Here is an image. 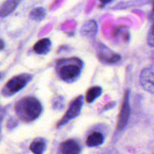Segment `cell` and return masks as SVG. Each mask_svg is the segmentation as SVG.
<instances>
[{"label":"cell","instance_id":"obj_15","mask_svg":"<svg viewBox=\"0 0 154 154\" xmlns=\"http://www.w3.org/2000/svg\"><path fill=\"white\" fill-rule=\"evenodd\" d=\"M45 15H46V11L42 7L34 8L29 14L31 18L35 20H42V19L45 18Z\"/></svg>","mask_w":154,"mask_h":154},{"label":"cell","instance_id":"obj_3","mask_svg":"<svg viewBox=\"0 0 154 154\" xmlns=\"http://www.w3.org/2000/svg\"><path fill=\"white\" fill-rule=\"evenodd\" d=\"M32 75L29 73H22L11 78L4 86L2 93L5 96H11L23 89L31 80Z\"/></svg>","mask_w":154,"mask_h":154},{"label":"cell","instance_id":"obj_17","mask_svg":"<svg viewBox=\"0 0 154 154\" xmlns=\"http://www.w3.org/2000/svg\"><path fill=\"white\" fill-rule=\"evenodd\" d=\"M147 42L149 45L154 47V23L151 26L147 35Z\"/></svg>","mask_w":154,"mask_h":154},{"label":"cell","instance_id":"obj_18","mask_svg":"<svg viewBox=\"0 0 154 154\" xmlns=\"http://www.w3.org/2000/svg\"><path fill=\"white\" fill-rule=\"evenodd\" d=\"M5 47V43H4L3 40H2L1 38H0V50H2Z\"/></svg>","mask_w":154,"mask_h":154},{"label":"cell","instance_id":"obj_14","mask_svg":"<svg viewBox=\"0 0 154 154\" xmlns=\"http://www.w3.org/2000/svg\"><path fill=\"white\" fill-rule=\"evenodd\" d=\"M102 93V88L99 86H93L88 88L85 94V101L87 103H92L95 99L100 97Z\"/></svg>","mask_w":154,"mask_h":154},{"label":"cell","instance_id":"obj_2","mask_svg":"<svg viewBox=\"0 0 154 154\" xmlns=\"http://www.w3.org/2000/svg\"><path fill=\"white\" fill-rule=\"evenodd\" d=\"M82 67V62L78 58L61 59L57 62L59 77L66 82H73L79 78Z\"/></svg>","mask_w":154,"mask_h":154},{"label":"cell","instance_id":"obj_16","mask_svg":"<svg viewBox=\"0 0 154 154\" xmlns=\"http://www.w3.org/2000/svg\"><path fill=\"white\" fill-rule=\"evenodd\" d=\"M53 108L55 109H62L64 106V101H63V98L62 97H57L54 99L53 100Z\"/></svg>","mask_w":154,"mask_h":154},{"label":"cell","instance_id":"obj_5","mask_svg":"<svg viewBox=\"0 0 154 154\" xmlns=\"http://www.w3.org/2000/svg\"><path fill=\"white\" fill-rule=\"evenodd\" d=\"M97 57L104 63H115L120 60V55L112 52L109 48L103 44H99L97 48Z\"/></svg>","mask_w":154,"mask_h":154},{"label":"cell","instance_id":"obj_1","mask_svg":"<svg viewBox=\"0 0 154 154\" xmlns=\"http://www.w3.org/2000/svg\"><path fill=\"white\" fill-rule=\"evenodd\" d=\"M42 104L35 97H24L19 100L15 105L17 117L25 122L35 120L42 112Z\"/></svg>","mask_w":154,"mask_h":154},{"label":"cell","instance_id":"obj_9","mask_svg":"<svg viewBox=\"0 0 154 154\" xmlns=\"http://www.w3.org/2000/svg\"><path fill=\"white\" fill-rule=\"evenodd\" d=\"M51 47V42L49 38H42L33 45V51L38 54H46L49 52Z\"/></svg>","mask_w":154,"mask_h":154},{"label":"cell","instance_id":"obj_6","mask_svg":"<svg viewBox=\"0 0 154 154\" xmlns=\"http://www.w3.org/2000/svg\"><path fill=\"white\" fill-rule=\"evenodd\" d=\"M128 93L129 91H127L124 96L123 101H122V106H121L120 112L119 115V119L117 123V130H122L126 126L128 122L130 116V107L129 103H128Z\"/></svg>","mask_w":154,"mask_h":154},{"label":"cell","instance_id":"obj_8","mask_svg":"<svg viewBox=\"0 0 154 154\" xmlns=\"http://www.w3.org/2000/svg\"><path fill=\"white\" fill-rule=\"evenodd\" d=\"M59 151L60 154H79L81 148L75 140L69 139L60 143Z\"/></svg>","mask_w":154,"mask_h":154},{"label":"cell","instance_id":"obj_7","mask_svg":"<svg viewBox=\"0 0 154 154\" xmlns=\"http://www.w3.org/2000/svg\"><path fill=\"white\" fill-rule=\"evenodd\" d=\"M140 82L146 91L154 94V72L151 69H145L142 71Z\"/></svg>","mask_w":154,"mask_h":154},{"label":"cell","instance_id":"obj_11","mask_svg":"<svg viewBox=\"0 0 154 154\" xmlns=\"http://www.w3.org/2000/svg\"><path fill=\"white\" fill-rule=\"evenodd\" d=\"M97 26L94 20H88L83 24L81 28V34L84 36L92 37L97 33Z\"/></svg>","mask_w":154,"mask_h":154},{"label":"cell","instance_id":"obj_12","mask_svg":"<svg viewBox=\"0 0 154 154\" xmlns=\"http://www.w3.org/2000/svg\"><path fill=\"white\" fill-rule=\"evenodd\" d=\"M103 140H104V137L101 133L98 131H94L88 136L86 139V144L90 147L97 146L103 143Z\"/></svg>","mask_w":154,"mask_h":154},{"label":"cell","instance_id":"obj_19","mask_svg":"<svg viewBox=\"0 0 154 154\" xmlns=\"http://www.w3.org/2000/svg\"><path fill=\"white\" fill-rule=\"evenodd\" d=\"M150 17L152 20H154V2H153V6H152V11H151V14H150Z\"/></svg>","mask_w":154,"mask_h":154},{"label":"cell","instance_id":"obj_13","mask_svg":"<svg viewBox=\"0 0 154 154\" xmlns=\"http://www.w3.org/2000/svg\"><path fill=\"white\" fill-rule=\"evenodd\" d=\"M46 148V142L43 138H37L31 143L29 149L34 154H42Z\"/></svg>","mask_w":154,"mask_h":154},{"label":"cell","instance_id":"obj_4","mask_svg":"<svg viewBox=\"0 0 154 154\" xmlns=\"http://www.w3.org/2000/svg\"><path fill=\"white\" fill-rule=\"evenodd\" d=\"M82 105H83V97L82 95L74 99L69 105L65 115L61 118L60 122L57 123V127L62 126L64 124L67 123L69 120L75 118L77 116H79L81 112V109H82Z\"/></svg>","mask_w":154,"mask_h":154},{"label":"cell","instance_id":"obj_10","mask_svg":"<svg viewBox=\"0 0 154 154\" xmlns=\"http://www.w3.org/2000/svg\"><path fill=\"white\" fill-rule=\"evenodd\" d=\"M20 0H6L0 8V16L6 17L11 14L20 3Z\"/></svg>","mask_w":154,"mask_h":154},{"label":"cell","instance_id":"obj_20","mask_svg":"<svg viewBox=\"0 0 154 154\" xmlns=\"http://www.w3.org/2000/svg\"><path fill=\"white\" fill-rule=\"evenodd\" d=\"M99 1L103 4H107L109 3V2H110L112 0H99Z\"/></svg>","mask_w":154,"mask_h":154}]
</instances>
